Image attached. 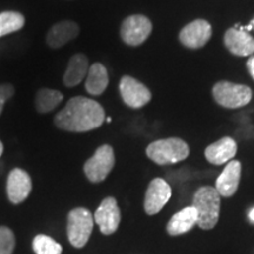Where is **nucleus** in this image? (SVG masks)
I'll return each instance as SVG.
<instances>
[{
  "label": "nucleus",
  "instance_id": "nucleus-6",
  "mask_svg": "<svg viewBox=\"0 0 254 254\" xmlns=\"http://www.w3.org/2000/svg\"><path fill=\"white\" fill-rule=\"evenodd\" d=\"M114 166V152L110 145L98 147L95 153L84 165V172L92 183H101L106 179Z\"/></svg>",
  "mask_w": 254,
  "mask_h": 254
},
{
  "label": "nucleus",
  "instance_id": "nucleus-26",
  "mask_svg": "<svg viewBox=\"0 0 254 254\" xmlns=\"http://www.w3.org/2000/svg\"><path fill=\"white\" fill-rule=\"evenodd\" d=\"M234 27H237V28H239V30H241V31H250V30H252V28H254V20H252L251 21V24L249 25V26H243V27H240L239 25H236V26Z\"/></svg>",
  "mask_w": 254,
  "mask_h": 254
},
{
  "label": "nucleus",
  "instance_id": "nucleus-1",
  "mask_svg": "<svg viewBox=\"0 0 254 254\" xmlns=\"http://www.w3.org/2000/svg\"><path fill=\"white\" fill-rule=\"evenodd\" d=\"M105 111L98 101L85 97L68 100L66 106L57 114L55 124L63 131L88 132L103 125Z\"/></svg>",
  "mask_w": 254,
  "mask_h": 254
},
{
  "label": "nucleus",
  "instance_id": "nucleus-21",
  "mask_svg": "<svg viewBox=\"0 0 254 254\" xmlns=\"http://www.w3.org/2000/svg\"><path fill=\"white\" fill-rule=\"evenodd\" d=\"M25 18L21 13L13 11H7L0 13V37L13 33L23 28Z\"/></svg>",
  "mask_w": 254,
  "mask_h": 254
},
{
  "label": "nucleus",
  "instance_id": "nucleus-27",
  "mask_svg": "<svg viewBox=\"0 0 254 254\" xmlns=\"http://www.w3.org/2000/svg\"><path fill=\"white\" fill-rule=\"evenodd\" d=\"M249 218H250V221L252 222V224H254V207L250 211V213H249Z\"/></svg>",
  "mask_w": 254,
  "mask_h": 254
},
{
  "label": "nucleus",
  "instance_id": "nucleus-12",
  "mask_svg": "<svg viewBox=\"0 0 254 254\" xmlns=\"http://www.w3.org/2000/svg\"><path fill=\"white\" fill-rule=\"evenodd\" d=\"M6 190L12 204H20L26 200L32 190L31 177L21 168H14L8 174Z\"/></svg>",
  "mask_w": 254,
  "mask_h": 254
},
{
  "label": "nucleus",
  "instance_id": "nucleus-8",
  "mask_svg": "<svg viewBox=\"0 0 254 254\" xmlns=\"http://www.w3.org/2000/svg\"><path fill=\"white\" fill-rule=\"evenodd\" d=\"M119 90L124 103L131 109H140L151 101L152 94L150 90L140 81L129 75L122 78Z\"/></svg>",
  "mask_w": 254,
  "mask_h": 254
},
{
  "label": "nucleus",
  "instance_id": "nucleus-22",
  "mask_svg": "<svg viewBox=\"0 0 254 254\" xmlns=\"http://www.w3.org/2000/svg\"><path fill=\"white\" fill-rule=\"evenodd\" d=\"M33 251L36 254H62L63 247L60 244L45 234H38L33 239Z\"/></svg>",
  "mask_w": 254,
  "mask_h": 254
},
{
  "label": "nucleus",
  "instance_id": "nucleus-5",
  "mask_svg": "<svg viewBox=\"0 0 254 254\" xmlns=\"http://www.w3.org/2000/svg\"><path fill=\"white\" fill-rule=\"evenodd\" d=\"M213 97L217 103L226 109L246 106L252 99V90L246 85L230 81H219L213 87Z\"/></svg>",
  "mask_w": 254,
  "mask_h": 254
},
{
  "label": "nucleus",
  "instance_id": "nucleus-2",
  "mask_svg": "<svg viewBox=\"0 0 254 254\" xmlns=\"http://www.w3.org/2000/svg\"><path fill=\"white\" fill-rule=\"evenodd\" d=\"M193 207L198 213V225L202 230H212L219 221L220 194L215 187L202 186L193 198Z\"/></svg>",
  "mask_w": 254,
  "mask_h": 254
},
{
  "label": "nucleus",
  "instance_id": "nucleus-25",
  "mask_svg": "<svg viewBox=\"0 0 254 254\" xmlns=\"http://www.w3.org/2000/svg\"><path fill=\"white\" fill-rule=\"evenodd\" d=\"M246 66H247V69H249L251 77H252V78L254 79V56L250 57V59L247 60Z\"/></svg>",
  "mask_w": 254,
  "mask_h": 254
},
{
  "label": "nucleus",
  "instance_id": "nucleus-15",
  "mask_svg": "<svg viewBox=\"0 0 254 254\" xmlns=\"http://www.w3.org/2000/svg\"><path fill=\"white\" fill-rule=\"evenodd\" d=\"M237 154V142L230 136H225L214 144L209 145L205 150V157L213 165H224L228 163Z\"/></svg>",
  "mask_w": 254,
  "mask_h": 254
},
{
  "label": "nucleus",
  "instance_id": "nucleus-24",
  "mask_svg": "<svg viewBox=\"0 0 254 254\" xmlns=\"http://www.w3.org/2000/svg\"><path fill=\"white\" fill-rule=\"evenodd\" d=\"M14 94V87L11 84L0 85V114L4 109V105Z\"/></svg>",
  "mask_w": 254,
  "mask_h": 254
},
{
  "label": "nucleus",
  "instance_id": "nucleus-18",
  "mask_svg": "<svg viewBox=\"0 0 254 254\" xmlns=\"http://www.w3.org/2000/svg\"><path fill=\"white\" fill-rule=\"evenodd\" d=\"M88 68L90 66H88L87 57L81 53L74 55L69 59L68 66L64 74V84L67 87L77 86L87 75Z\"/></svg>",
  "mask_w": 254,
  "mask_h": 254
},
{
  "label": "nucleus",
  "instance_id": "nucleus-3",
  "mask_svg": "<svg viewBox=\"0 0 254 254\" xmlns=\"http://www.w3.org/2000/svg\"><path fill=\"white\" fill-rule=\"evenodd\" d=\"M146 154L155 164L164 166L185 160L190 154V147L182 139L167 138L148 145Z\"/></svg>",
  "mask_w": 254,
  "mask_h": 254
},
{
  "label": "nucleus",
  "instance_id": "nucleus-28",
  "mask_svg": "<svg viewBox=\"0 0 254 254\" xmlns=\"http://www.w3.org/2000/svg\"><path fill=\"white\" fill-rule=\"evenodd\" d=\"M2 152H4V146H2V142L0 141V157H1Z\"/></svg>",
  "mask_w": 254,
  "mask_h": 254
},
{
  "label": "nucleus",
  "instance_id": "nucleus-7",
  "mask_svg": "<svg viewBox=\"0 0 254 254\" xmlns=\"http://www.w3.org/2000/svg\"><path fill=\"white\" fill-rule=\"evenodd\" d=\"M152 23L147 17L141 14L129 15L124 20L120 28V36L129 46H139L150 37Z\"/></svg>",
  "mask_w": 254,
  "mask_h": 254
},
{
  "label": "nucleus",
  "instance_id": "nucleus-20",
  "mask_svg": "<svg viewBox=\"0 0 254 254\" xmlns=\"http://www.w3.org/2000/svg\"><path fill=\"white\" fill-rule=\"evenodd\" d=\"M63 99L62 92L51 88H41L36 95V109L39 113L51 112L62 103Z\"/></svg>",
  "mask_w": 254,
  "mask_h": 254
},
{
  "label": "nucleus",
  "instance_id": "nucleus-17",
  "mask_svg": "<svg viewBox=\"0 0 254 254\" xmlns=\"http://www.w3.org/2000/svg\"><path fill=\"white\" fill-rule=\"evenodd\" d=\"M79 34V26L73 21H62L53 25L46 36V41L52 49H59L77 38Z\"/></svg>",
  "mask_w": 254,
  "mask_h": 254
},
{
  "label": "nucleus",
  "instance_id": "nucleus-10",
  "mask_svg": "<svg viewBox=\"0 0 254 254\" xmlns=\"http://www.w3.org/2000/svg\"><path fill=\"white\" fill-rule=\"evenodd\" d=\"M171 195H172V190L164 179L155 178L152 180L145 194L144 207L146 213L148 215L159 213L171 199Z\"/></svg>",
  "mask_w": 254,
  "mask_h": 254
},
{
  "label": "nucleus",
  "instance_id": "nucleus-16",
  "mask_svg": "<svg viewBox=\"0 0 254 254\" xmlns=\"http://www.w3.org/2000/svg\"><path fill=\"white\" fill-rule=\"evenodd\" d=\"M198 224V213L193 206L183 208L177 212L167 224V232L170 236H182L192 230Z\"/></svg>",
  "mask_w": 254,
  "mask_h": 254
},
{
  "label": "nucleus",
  "instance_id": "nucleus-4",
  "mask_svg": "<svg viewBox=\"0 0 254 254\" xmlns=\"http://www.w3.org/2000/svg\"><path fill=\"white\" fill-rule=\"evenodd\" d=\"M93 215L87 208L72 209L67 218V236L72 246L81 249L87 244L94 226Z\"/></svg>",
  "mask_w": 254,
  "mask_h": 254
},
{
  "label": "nucleus",
  "instance_id": "nucleus-11",
  "mask_svg": "<svg viewBox=\"0 0 254 254\" xmlns=\"http://www.w3.org/2000/svg\"><path fill=\"white\" fill-rule=\"evenodd\" d=\"M212 37V27L209 23L202 19L187 24L180 31L179 39L184 46L189 49H201Z\"/></svg>",
  "mask_w": 254,
  "mask_h": 254
},
{
  "label": "nucleus",
  "instance_id": "nucleus-29",
  "mask_svg": "<svg viewBox=\"0 0 254 254\" xmlns=\"http://www.w3.org/2000/svg\"><path fill=\"white\" fill-rule=\"evenodd\" d=\"M106 122H107V123H111V118H110V117H109V118H106Z\"/></svg>",
  "mask_w": 254,
  "mask_h": 254
},
{
  "label": "nucleus",
  "instance_id": "nucleus-9",
  "mask_svg": "<svg viewBox=\"0 0 254 254\" xmlns=\"http://www.w3.org/2000/svg\"><path fill=\"white\" fill-rule=\"evenodd\" d=\"M120 219V209L117 200L113 196L104 199L94 213V221L105 236H110L118 230Z\"/></svg>",
  "mask_w": 254,
  "mask_h": 254
},
{
  "label": "nucleus",
  "instance_id": "nucleus-23",
  "mask_svg": "<svg viewBox=\"0 0 254 254\" xmlns=\"http://www.w3.org/2000/svg\"><path fill=\"white\" fill-rule=\"evenodd\" d=\"M15 246L13 232L8 227L0 226V254H12Z\"/></svg>",
  "mask_w": 254,
  "mask_h": 254
},
{
  "label": "nucleus",
  "instance_id": "nucleus-14",
  "mask_svg": "<svg viewBox=\"0 0 254 254\" xmlns=\"http://www.w3.org/2000/svg\"><path fill=\"white\" fill-rule=\"evenodd\" d=\"M241 177V164L238 160H231L226 165L220 176L218 177L215 182V190L220 196H226L230 198L233 194H236L239 187Z\"/></svg>",
  "mask_w": 254,
  "mask_h": 254
},
{
  "label": "nucleus",
  "instance_id": "nucleus-19",
  "mask_svg": "<svg viewBox=\"0 0 254 254\" xmlns=\"http://www.w3.org/2000/svg\"><path fill=\"white\" fill-rule=\"evenodd\" d=\"M107 85H109V74L106 67L103 64L94 63L90 66L86 75V82H85L86 91L92 95H100L106 90Z\"/></svg>",
  "mask_w": 254,
  "mask_h": 254
},
{
  "label": "nucleus",
  "instance_id": "nucleus-13",
  "mask_svg": "<svg viewBox=\"0 0 254 254\" xmlns=\"http://www.w3.org/2000/svg\"><path fill=\"white\" fill-rule=\"evenodd\" d=\"M224 41L227 50L234 56L246 57L254 53V38L246 31L232 27L225 33Z\"/></svg>",
  "mask_w": 254,
  "mask_h": 254
}]
</instances>
